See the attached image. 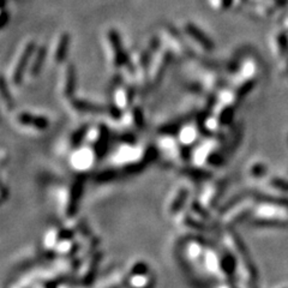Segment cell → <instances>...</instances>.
I'll return each instance as SVG.
<instances>
[{
    "label": "cell",
    "instance_id": "cell-1",
    "mask_svg": "<svg viewBox=\"0 0 288 288\" xmlns=\"http://www.w3.org/2000/svg\"><path fill=\"white\" fill-rule=\"evenodd\" d=\"M130 288H150L153 286V278L148 273V268L143 263L133 265L131 275L127 278Z\"/></svg>",
    "mask_w": 288,
    "mask_h": 288
},
{
    "label": "cell",
    "instance_id": "cell-2",
    "mask_svg": "<svg viewBox=\"0 0 288 288\" xmlns=\"http://www.w3.org/2000/svg\"><path fill=\"white\" fill-rule=\"evenodd\" d=\"M187 257L191 258V261H196L202 256L203 246L198 242H190L186 246Z\"/></svg>",
    "mask_w": 288,
    "mask_h": 288
}]
</instances>
